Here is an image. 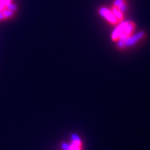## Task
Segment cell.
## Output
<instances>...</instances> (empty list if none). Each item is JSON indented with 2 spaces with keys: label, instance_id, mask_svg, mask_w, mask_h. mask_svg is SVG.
I'll use <instances>...</instances> for the list:
<instances>
[{
  "label": "cell",
  "instance_id": "cell-1",
  "mask_svg": "<svg viewBox=\"0 0 150 150\" xmlns=\"http://www.w3.org/2000/svg\"><path fill=\"white\" fill-rule=\"evenodd\" d=\"M136 28L135 23L133 21H126L121 23L113 33L112 39L118 43H122L127 40L133 35Z\"/></svg>",
  "mask_w": 150,
  "mask_h": 150
},
{
  "label": "cell",
  "instance_id": "cell-2",
  "mask_svg": "<svg viewBox=\"0 0 150 150\" xmlns=\"http://www.w3.org/2000/svg\"><path fill=\"white\" fill-rule=\"evenodd\" d=\"M100 13H101V15H102V16H104L109 22L111 23V24H117L118 23L117 21V19L115 18V17L114 16L113 13L111 12V11L108 9V8H101V9H100Z\"/></svg>",
  "mask_w": 150,
  "mask_h": 150
},
{
  "label": "cell",
  "instance_id": "cell-3",
  "mask_svg": "<svg viewBox=\"0 0 150 150\" xmlns=\"http://www.w3.org/2000/svg\"><path fill=\"white\" fill-rule=\"evenodd\" d=\"M113 6L118 7L124 12L126 10V7H127V0H114Z\"/></svg>",
  "mask_w": 150,
  "mask_h": 150
},
{
  "label": "cell",
  "instance_id": "cell-4",
  "mask_svg": "<svg viewBox=\"0 0 150 150\" xmlns=\"http://www.w3.org/2000/svg\"><path fill=\"white\" fill-rule=\"evenodd\" d=\"M69 150H81V142L79 139H75L69 147Z\"/></svg>",
  "mask_w": 150,
  "mask_h": 150
}]
</instances>
